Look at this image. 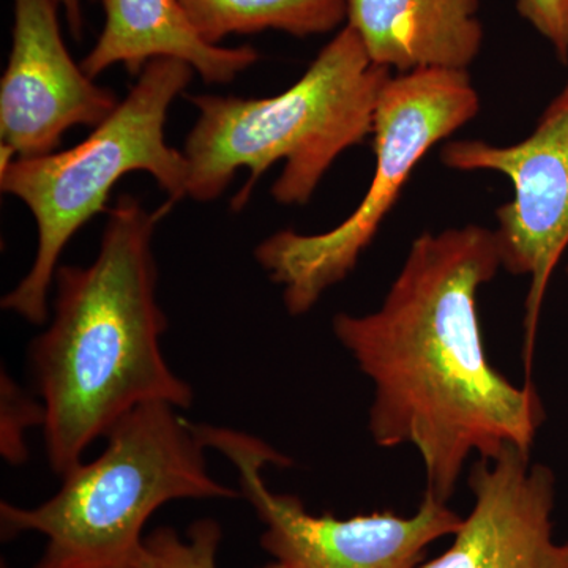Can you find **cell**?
<instances>
[{
    "instance_id": "19",
    "label": "cell",
    "mask_w": 568,
    "mask_h": 568,
    "mask_svg": "<svg viewBox=\"0 0 568 568\" xmlns=\"http://www.w3.org/2000/svg\"><path fill=\"white\" fill-rule=\"evenodd\" d=\"M566 272H567V276H568V264H567V268H566Z\"/></svg>"
},
{
    "instance_id": "8",
    "label": "cell",
    "mask_w": 568,
    "mask_h": 568,
    "mask_svg": "<svg viewBox=\"0 0 568 568\" xmlns=\"http://www.w3.org/2000/svg\"><path fill=\"white\" fill-rule=\"evenodd\" d=\"M440 162L462 173H497L511 183L514 196L497 209L495 234L504 271L529 278L523 347L529 373L548 284L568 248V81L525 140L448 141Z\"/></svg>"
},
{
    "instance_id": "4",
    "label": "cell",
    "mask_w": 568,
    "mask_h": 568,
    "mask_svg": "<svg viewBox=\"0 0 568 568\" xmlns=\"http://www.w3.org/2000/svg\"><path fill=\"white\" fill-rule=\"evenodd\" d=\"M179 410L168 403L136 407L104 436L99 457L63 474L47 503L0 504L3 540L47 537L33 568H134L145 525L164 504L241 496L209 474L200 426Z\"/></svg>"
},
{
    "instance_id": "15",
    "label": "cell",
    "mask_w": 568,
    "mask_h": 568,
    "mask_svg": "<svg viewBox=\"0 0 568 568\" xmlns=\"http://www.w3.org/2000/svg\"><path fill=\"white\" fill-rule=\"evenodd\" d=\"M47 410L43 402L33 398L2 369L0 379V454L11 466L24 465L29 458L26 432L32 426L43 428Z\"/></svg>"
},
{
    "instance_id": "2",
    "label": "cell",
    "mask_w": 568,
    "mask_h": 568,
    "mask_svg": "<svg viewBox=\"0 0 568 568\" xmlns=\"http://www.w3.org/2000/svg\"><path fill=\"white\" fill-rule=\"evenodd\" d=\"M171 207L149 212L122 194L108 209L95 261L55 272L52 320L31 343L29 358L47 410L44 450L59 476L136 407L192 406L193 388L163 355L168 320L156 297L152 239Z\"/></svg>"
},
{
    "instance_id": "10",
    "label": "cell",
    "mask_w": 568,
    "mask_h": 568,
    "mask_svg": "<svg viewBox=\"0 0 568 568\" xmlns=\"http://www.w3.org/2000/svg\"><path fill=\"white\" fill-rule=\"evenodd\" d=\"M508 446L478 458L467 485L474 504L450 547L418 568H568V541L555 540L556 476Z\"/></svg>"
},
{
    "instance_id": "16",
    "label": "cell",
    "mask_w": 568,
    "mask_h": 568,
    "mask_svg": "<svg viewBox=\"0 0 568 568\" xmlns=\"http://www.w3.org/2000/svg\"><path fill=\"white\" fill-rule=\"evenodd\" d=\"M519 17L548 41L562 63H568V0H517Z\"/></svg>"
},
{
    "instance_id": "12",
    "label": "cell",
    "mask_w": 568,
    "mask_h": 568,
    "mask_svg": "<svg viewBox=\"0 0 568 568\" xmlns=\"http://www.w3.org/2000/svg\"><path fill=\"white\" fill-rule=\"evenodd\" d=\"M106 21L99 41L81 62L95 80L122 63L140 77L153 59L174 58L189 63L205 82L226 84L260 61L252 47L222 48L197 36L178 0H99Z\"/></svg>"
},
{
    "instance_id": "11",
    "label": "cell",
    "mask_w": 568,
    "mask_h": 568,
    "mask_svg": "<svg viewBox=\"0 0 568 568\" xmlns=\"http://www.w3.org/2000/svg\"><path fill=\"white\" fill-rule=\"evenodd\" d=\"M480 0H347V24L392 73L467 71L484 47Z\"/></svg>"
},
{
    "instance_id": "9",
    "label": "cell",
    "mask_w": 568,
    "mask_h": 568,
    "mask_svg": "<svg viewBox=\"0 0 568 568\" xmlns=\"http://www.w3.org/2000/svg\"><path fill=\"white\" fill-rule=\"evenodd\" d=\"M58 0H14L13 47L0 82L2 159L50 155L74 126H97L119 106L71 59Z\"/></svg>"
},
{
    "instance_id": "17",
    "label": "cell",
    "mask_w": 568,
    "mask_h": 568,
    "mask_svg": "<svg viewBox=\"0 0 568 568\" xmlns=\"http://www.w3.org/2000/svg\"><path fill=\"white\" fill-rule=\"evenodd\" d=\"M65 9L67 21H69L71 36L80 40L84 31V18H82L81 0H58Z\"/></svg>"
},
{
    "instance_id": "5",
    "label": "cell",
    "mask_w": 568,
    "mask_h": 568,
    "mask_svg": "<svg viewBox=\"0 0 568 568\" xmlns=\"http://www.w3.org/2000/svg\"><path fill=\"white\" fill-rule=\"evenodd\" d=\"M193 71L181 59H153L110 118L80 144L37 159L2 160L0 189L28 205L39 227L31 271L2 298L3 310L31 324L47 323L63 248L93 216L108 212L106 201L123 175L151 174L168 203L186 196L189 162L166 144L164 123Z\"/></svg>"
},
{
    "instance_id": "3",
    "label": "cell",
    "mask_w": 568,
    "mask_h": 568,
    "mask_svg": "<svg viewBox=\"0 0 568 568\" xmlns=\"http://www.w3.org/2000/svg\"><path fill=\"white\" fill-rule=\"evenodd\" d=\"M392 74L372 61L364 41L346 24L280 95H189L200 115L183 145L186 196L211 203L239 170L248 168V182L233 201L241 211L265 171L283 163L272 196L282 205L308 204L335 160L373 136L377 104Z\"/></svg>"
},
{
    "instance_id": "14",
    "label": "cell",
    "mask_w": 568,
    "mask_h": 568,
    "mask_svg": "<svg viewBox=\"0 0 568 568\" xmlns=\"http://www.w3.org/2000/svg\"><path fill=\"white\" fill-rule=\"evenodd\" d=\"M223 530L212 518L197 519L182 537L174 528L153 529L144 538V549L134 568H219L216 552ZM264 568H282L267 564Z\"/></svg>"
},
{
    "instance_id": "6",
    "label": "cell",
    "mask_w": 568,
    "mask_h": 568,
    "mask_svg": "<svg viewBox=\"0 0 568 568\" xmlns=\"http://www.w3.org/2000/svg\"><path fill=\"white\" fill-rule=\"evenodd\" d=\"M480 106L469 71L426 69L392 74L373 129L375 173L354 212L325 233L284 230L254 250L257 264L282 287L291 316L306 315L332 286L351 275L422 159L474 121Z\"/></svg>"
},
{
    "instance_id": "18",
    "label": "cell",
    "mask_w": 568,
    "mask_h": 568,
    "mask_svg": "<svg viewBox=\"0 0 568 568\" xmlns=\"http://www.w3.org/2000/svg\"><path fill=\"white\" fill-rule=\"evenodd\" d=\"M2 568H10V567H7L6 564H2Z\"/></svg>"
},
{
    "instance_id": "7",
    "label": "cell",
    "mask_w": 568,
    "mask_h": 568,
    "mask_svg": "<svg viewBox=\"0 0 568 568\" xmlns=\"http://www.w3.org/2000/svg\"><path fill=\"white\" fill-rule=\"evenodd\" d=\"M197 426L205 446L237 469L242 496L265 528L261 547L282 568H418L426 549L462 526L457 511L426 491L410 517L394 511L351 518L310 514L297 496L265 484V466H290L286 455L246 433Z\"/></svg>"
},
{
    "instance_id": "1",
    "label": "cell",
    "mask_w": 568,
    "mask_h": 568,
    "mask_svg": "<svg viewBox=\"0 0 568 568\" xmlns=\"http://www.w3.org/2000/svg\"><path fill=\"white\" fill-rule=\"evenodd\" d=\"M500 268L495 230L426 231L379 308L332 320L339 345L373 384V443L416 448L425 491L443 503L467 459L495 458L508 446L530 452L547 418L536 386H515L485 351L478 293Z\"/></svg>"
},
{
    "instance_id": "13",
    "label": "cell",
    "mask_w": 568,
    "mask_h": 568,
    "mask_svg": "<svg viewBox=\"0 0 568 568\" xmlns=\"http://www.w3.org/2000/svg\"><path fill=\"white\" fill-rule=\"evenodd\" d=\"M194 31L219 47L230 36L282 31L321 36L347 20V0H178Z\"/></svg>"
}]
</instances>
